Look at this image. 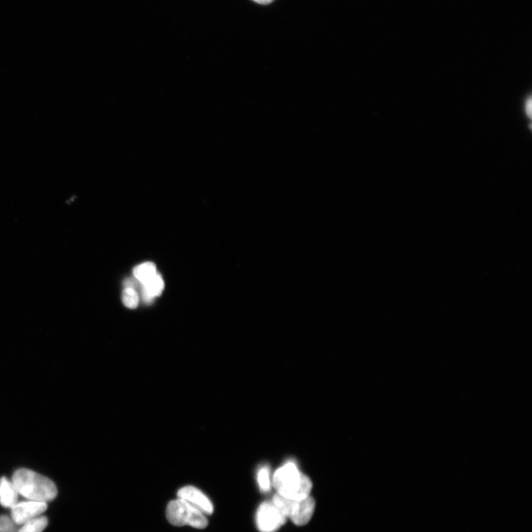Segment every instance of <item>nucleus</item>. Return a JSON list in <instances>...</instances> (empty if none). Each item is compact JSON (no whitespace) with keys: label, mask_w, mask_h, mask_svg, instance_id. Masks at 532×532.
<instances>
[{"label":"nucleus","mask_w":532,"mask_h":532,"mask_svg":"<svg viewBox=\"0 0 532 532\" xmlns=\"http://www.w3.org/2000/svg\"><path fill=\"white\" fill-rule=\"evenodd\" d=\"M19 495L12 481L6 478H0V504L11 509L18 503Z\"/></svg>","instance_id":"obj_8"},{"label":"nucleus","mask_w":532,"mask_h":532,"mask_svg":"<svg viewBox=\"0 0 532 532\" xmlns=\"http://www.w3.org/2000/svg\"><path fill=\"white\" fill-rule=\"evenodd\" d=\"M178 496L205 515H210L214 512V507L209 497L194 487L187 486L181 488L178 492Z\"/></svg>","instance_id":"obj_7"},{"label":"nucleus","mask_w":532,"mask_h":532,"mask_svg":"<svg viewBox=\"0 0 532 532\" xmlns=\"http://www.w3.org/2000/svg\"><path fill=\"white\" fill-rule=\"evenodd\" d=\"M287 519L272 502L262 504L256 515L257 526L261 532H275Z\"/></svg>","instance_id":"obj_4"},{"label":"nucleus","mask_w":532,"mask_h":532,"mask_svg":"<svg viewBox=\"0 0 532 532\" xmlns=\"http://www.w3.org/2000/svg\"><path fill=\"white\" fill-rule=\"evenodd\" d=\"M47 509V503L28 500V502L18 503L11 508V518L18 526H22L28 521L39 517Z\"/></svg>","instance_id":"obj_6"},{"label":"nucleus","mask_w":532,"mask_h":532,"mask_svg":"<svg viewBox=\"0 0 532 532\" xmlns=\"http://www.w3.org/2000/svg\"><path fill=\"white\" fill-rule=\"evenodd\" d=\"M156 274H157V272H156V266L151 262H147L137 265L133 270L134 277L140 284H146L147 282L152 278Z\"/></svg>","instance_id":"obj_9"},{"label":"nucleus","mask_w":532,"mask_h":532,"mask_svg":"<svg viewBox=\"0 0 532 532\" xmlns=\"http://www.w3.org/2000/svg\"><path fill=\"white\" fill-rule=\"evenodd\" d=\"M316 503L310 496L296 500L289 498L286 508L288 519L297 526H304L311 519L315 510Z\"/></svg>","instance_id":"obj_5"},{"label":"nucleus","mask_w":532,"mask_h":532,"mask_svg":"<svg viewBox=\"0 0 532 532\" xmlns=\"http://www.w3.org/2000/svg\"><path fill=\"white\" fill-rule=\"evenodd\" d=\"M253 1L261 5H268L272 4L274 0H253Z\"/></svg>","instance_id":"obj_16"},{"label":"nucleus","mask_w":532,"mask_h":532,"mask_svg":"<svg viewBox=\"0 0 532 532\" xmlns=\"http://www.w3.org/2000/svg\"><path fill=\"white\" fill-rule=\"evenodd\" d=\"M142 285V288L155 299L159 296L164 289V282L159 274H156L152 278Z\"/></svg>","instance_id":"obj_10"},{"label":"nucleus","mask_w":532,"mask_h":532,"mask_svg":"<svg viewBox=\"0 0 532 532\" xmlns=\"http://www.w3.org/2000/svg\"><path fill=\"white\" fill-rule=\"evenodd\" d=\"M48 524V519L45 516L40 515L22 525L19 528V532H42Z\"/></svg>","instance_id":"obj_11"},{"label":"nucleus","mask_w":532,"mask_h":532,"mask_svg":"<svg viewBox=\"0 0 532 532\" xmlns=\"http://www.w3.org/2000/svg\"><path fill=\"white\" fill-rule=\"evenodd\" d=\"M0 532H19V528L9 516H0Z\"/></svg>","instance_id":"obj_14"},{"label":"nucleus","mask_w":532,"mask_h":532,"mask_svg":"<svg viewBox=\"0 0 532 532\" xmlns=\"http://www.w3.org/2000/svg\"><path fill=\"white\" fill-rule=\"evenodd\" d=\"M11 481L19 494L29 500L48 503L58 494L56 486L51 479L28 468L16 471Z\"/></svg>","instance_id":"obj_1"},{"label":"nucleus","mask_w":532,"mask_h":532,"mask_svg":"<svg viewBox=\"0 0 532 532\" xmlns=\"http://www.w3.org/2000/svg\"><path fill=\"white\" fill-rule=\"evenodd\" d=\"M526 114H527L528 115V116L530 117V116H531V99H528V101L526 102Z\"/></svg>","instance_id":"obj_15"},{"label":"nucleus","mask_w":532,"mask_h":532,"mask_svg":"<svg viewBox=\"0 0 532 532\" xmlns=\"http://www.w3.org/2000/svg\"><path fill=\"white\" fill-rule=\"evenodd\" d=\"M122 302L128 308H136L139 303V296L136 290L125 288L122 293Z\"/></svg>","instance_id":"obj_13"},{"label":"nucleus","mask_w":532,"mask_h":532,"mask_svg":"<svg viewBox=\"0 0 532 532\" xmlns=\"http://www.w3.org/2000/svg\"><path fill=\"white\" fill-rule=\"evenodd\" d=\"M272 484L278 495L293 500H302L310 496L312 483L302 474L296 464L289 461L274 473Z\"/></svg>","instance_id":"obj_2"},{"label":"nucleus","mask_w":532,"mask_h":532,"mask_svg":"<svg viewBox=\"0 0 532 532\" xmlns=\"http://www.w3.org/2000/svg\"><path fill=\"white\" fill-rule=\"evenodd\" d=\"M258 482L260 489L265 492H270L272 487L270 471L268 466H262L258 473Z\"/></svg>","instance_id":"obj_12"},{"label":"nucleus","mask_w":532,"mask_h":532,"mask_svg":"<svg viewBox=\"0 0 532 532\" xmlns=\"http://www.w3.org/2000/svg\"><path fill=\"white\" fill-rule=\"evenodd\" d=\"M167 518L171 525L176 526L187 525L202 529L208 526V520L205 514L180 498L169 503Z\"/></svg>","instance_id":"obj_3"}]
</instances>
